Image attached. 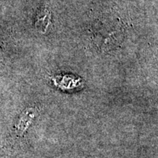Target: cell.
Returning a JSON list of instances; mask_svg holds the SVG:
<instances>
[{"label": "cell", "mask_w": 158, "mask_h": 158, "mask_svg": "<svg viewBox=\"0 0 158 158\" xmlns=\"http://www.w3.org/2000/svg\"><path fill=\"white\" fill-rule=\"evenodd\" d=\"M34 113H33V110L28 109L26 110L23 113L21 114V117H20L19 122L17 124V130L20 134H23L25 130L27 129V126L30 123L33 117H34Z\"/></svg>", "instance_id": "1"}]
</instances>
